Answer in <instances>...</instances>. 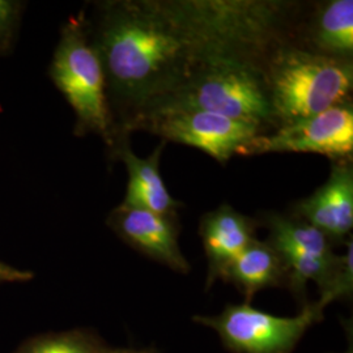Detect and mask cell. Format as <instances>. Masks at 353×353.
<instances>
[{"mask_svg":"<svg viewBox=\"0 0 353 353\" xmlns=\"http://www.w3.org/2000/svg\"><path fill=\"white\" fill-rule=\"evenodd\" d=\"M32 278V274L16 270L11 265H4L0 262V283L4 281H23Z\"/></svg>","mask_w":353,"mask_h":353,"instance_id":"18","label":"cell"},{"mask_svg":"<svg viewBox=\"0 0 353 353\" xmlns=\"http://www.w3.org/2000/svg\"><path fill=\"white\" fill-rule=\"evenodd\" d=\"M268 229L267 242L278 252L287 270V287L305 301L306 285L313 281L319 292L327 285L339 255L334 243L316 228L294 214L267 212L262 221Z\"/></svg>","mask_w":353,"mask_h":353,"instance_id":"6","label":"cell"},{"mask_svg":"<svg viewBox=\"0 0 353 353\" xmlns=\"http://www.w3.org/2000/svg\"><path fill=\"white\" fill-rule=\"evenodd\" d=\"M343 353H353L352 343H350V348Z\"/></svg>","mask_w":353,"mask_h":353,"instance_id":"19","label":"cell"},{"mask_svg":"<svg viewBox=\"0 0 353 353\" xmlns=\"http://www.w3.org/2000/svg\"><path fill=\"white\" fill-rule=\"evenodd\" d=\"M147 131L164 141H174L202 150L220 164L240 153L263 132L220 114L195 109H163L140 119L134 131Z\"/></svg>","mask_w":353,"mask_h":353,"instance_id":"7","label":"cell"},{"mask_svg":"<svg viewBox=\"0 0 353 353\" xmlns=\"http://www.w3.org/2000/svg\"><path fill=\"white\" fill-rule=\"evenodd\" d=\"M274 130L352 101L353 61L280 43L263 63Z\"/></svg>","mask_w":353,"mask_h":353,"instance_id":"2","label":"cell"},{"mask_svg":"<svg viewBox=\"0 0 353 353\" xmlns=\"http://www.w3.org/2000/svg\"><path fill=\"white\" fill-rule=\"evenodd\" d=\"M268 54H221L205 59L151 113L195 109L258 127L263 134L274 131L263 74Z\"/></svg>","mask_w":353,"mask_h":353,"instance_id":"3","label":"cell"},{"mask_svg":"<svg viewBox=\"0 0 353 353\" xmlns=\"http://www.w3.org/2000/svg\"><path fill=\"white\" fill-rule=\"evenodd\" d=\"M318 301L303 305L297 316L265 313L250 303L228 305L217 316H195L194 322L212 328L232 353H292L306 331L323 319Z\"/></svg>","mask_w":353,"mask_h":353,"instance_id":"5","label":"cell"},{"mask_svg":"<svg viewBox=\"0 0 353 353\" xmlns=\"http://www.w3.org/2000/svg\"><path fill=\"white\" fill-rule=\"evenodd\" d=\"M303 3L278 0H110L85 21L105 76L115 137L174 93L205 59L265 55L292 41Z\"/></svg>","mask_w":353,"mask_h":353,"instance_id":"1","label":"cell"},{"mask_svg":"<svg viewBox=\"0 0 353 353\" xmlns=\"http://www.w3.org/2000/svg\"><path fill=\"white\" fill-rule=\"evenodd\" d=\"M293 214L321 230L334 245L347 243L353 228L352 161L332 163L327 181L296 203Z\"/></svg>","mask_w":353,"mask_h":353,"instance_id":"11","label":"cell"},{"mask_svg":"<svg viewBox=\"0 0 353 353\" xmlns=\"http://www.w3.org/2000/svg\"><path fill=\"white\" fill-rule=\"evenodd\" d=\"M258 225L259 221L236 211L227 203L203 214L199 234L208 262L207 290L217 279H223L230 263L256 239Z\"/></svg>","mask_w":353,"mask_h":353,"instance_id":"12","label":"cell"},{"mask_svg":"<svg viewBox=\"0 0 353 353\" xmlns=\"http://www.w3.org/2000/svg\"><path fill=\"white\" fill-rule=\"evenodd\" d=\"M263 153H316L332 163L352 161L353 103L343 102L322 113L258 135L241 156Z\"/></svg>","mask_w":353,"mask_h":353,"instance_id":"8","label":"cell"},{"mask_svg":"<svg viewBox=\"0 0 353 353\" xmlns=\"http://www.w3.org/2000/svg\"><path fill=\"white\" fill-rule=\"evenodd\" d=\"M154 348L110 347L84 332H67L43 338L24 353H157Z\"/></svg>","mask_w":353,"mask_h":353,"instance_id":"15","label":"cell"},{"mask_svg":"<svg viewBox=\"0 0 353 353\" xmlns=\"http://www.w3.org/2000/svg\"><path fill=\"white\" fill-rule=\"evenodd\" d=\"M165 144L166 141L163 140L151 156L141 159L130 148L128 137L117 140L113 151L125 163L128 173L123 205L160 214H176L182 207V203L169 194L160 173V160Z\"/></svg>","mask_w":353,"mask_h":353,"instance_id":"13","label":"cell"},{"mask_svg":"<svg viewBox=\"0 0 353 353\" xmlns=\"http://www.w3.org/2000/svg\"><path fill=\"white\" fill-rule=\"evenodd\" d=\"M221 280L236 285L250 303L259 290L287 285V270L267 241L255 239L230 263Z\"/></svg>","mask_w":353,"mask_h":353,"instance_id":"14","label":"cell"},{"mask_svg":"<svg viewBox=\"0 0 353 353\" xmlns=\"http://www.w3.org/2000/svg\"><path fill=\"white\" fill-rule=\"evenodd\" d=\"M347 249L339 255L335 270L328 280L327 285L321 290L318 303L326 307L334 301L351 300L353 293V242L352 237L345 243Z\"/></svg>","mask_w":353,"mask_h":353,"instance_id":"16","label":"cell"},{"mask_svg":"<svg viewBox=\"0 0 353 353\" xmlns=\"http://www.w3.org/2000/svg\"><path fill=\"white\" fill-rule=\"evenodd\" d=\"M292 43L322 57L353 61V1L303 4Z\"/></svg>","mask_w":353,"mask_h":353,"instance_id":"10","label":"cell"},{"mask_svg":"<svg viewBox=\"0 0 353 353\" xmlns=\"http://www.w3.org/2000/svg\"><path fill=\"white\" fill-rule=\"evenodd\" d=\"M17 16V6L10 0H0V45L11 36Z\"/></svg>","mask_w":353,"mask_h":353,"instance_id":"17","label":"cell"},{"mask_svg":"<svg viewBox=\"0 0 353 353\" xmlns=\"http://www.w3.org/2000/svg\"><path fill=\"white\" fill-rule=\"evenodd\" d=\"M109 227L131 248L179 274H188V259L181 252L176 214H154L121 204L108 219Z\"/></svg>","mask_w":353,"mask_h":353,"instance_id":"9","label":"cell"},{"mask_svg":"<svg viewBox=\"0 0 353 353\" xmlns=\"http://www.w3.org/2000/svg\"><path fill=\"white\" fill-rule=\"evenodd\" d=\"M50 72L54 84L75 112L77 130L100 135L113 148L117 137L105 76L83 17L72 19L63 26Z\"/></svg>","mask_w":353,"mask_h":353,"instance_id":"4","label":"cell"}]
</instances>
